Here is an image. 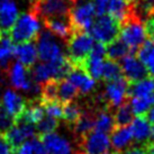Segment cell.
<instances>
[{
	"label": "cell",
	"instance_id": "obj_43",
	"mask_svg": "<svg viewBox=\"0 0 154 154\" xmlns=\"http://www.w3.org/2000/svg\"><path fill=\"white\" fill-rule=\"evenodd\" d=\"M146 114H147L146 118L149 119V122H150V123H153V124H154V106L152 108H151L150 110L147 111Z\"/></svg>",
	"mask_w": 154,
	"mask_h": 154
},
{
	"label": "cell",
	"instance_id": "obj_37",
	"mask_svg": "<svg viewBox=\"0 0 154 154\" xmlns=\"http://www.w3.org/2000/svg\"><path fill=\"white\" fill-rule=\"evenodd\" d=\"M30 144H32V149H33V154H48L46 147L38 136L33 137L30 140Z\"/></svg>",
	"mask_w": 154,
	"mask_h": 154
},
{
	"label": "cell",
	"instance_id": "obj_19",
	"mask_svg": "<svg viewBox=\"0 0 154 154\" xmlns=\"http://www.w3.org/2000/svg\"><path fill=\"white\" fill-rule=\"evenodd\" d=\"M44 114H45V110H44L43 106L41 103L39 98L32 99L29 103H27V106H26L23 115L16 122L22 120V122L36 125L44 118Z\"/></svg>",
	"mask_w": 154,
	"mask_h": 154
},
{
	"label": "cell",
	"instance_id": "obj_2",
	"mask_svg": "<svg viewBox=\"0 0 154 154\" xmlns=\"http://www.w3.org/2000/svg\"><path fill=\"white\" fill-rule=\"evenodd\" d=\"M9 35L15 44L36 41L39 35L38 18L32 13L22 14L17 17L11 29L9 30Z\"/></svg>",
	"mask_w": 154,
	"mask_h": 154
},
{
	"label": "cell",
	"instance_id": "obj_20",
	"mask_svg": "<svg viewBox=\"0 0 154 154\" xmlns=\"http://www.w3.org/2000/svg\"><path fill=\"white\" fill-rule=\"evenodd\" d=\"M154 92V77L150 75L135 82H128L127 98L144 97Z\"/></svg>",
	"mask_w": 154,
	"mask_h": 154
},
{
	"label": "cell",
	"instance_id": "obj_1",
	"mask_svg": "<svg viewBox=\"0 0 154 154\" xmlns=\"http://www.w3.org/2000/svg\"><path fill=\"white\" fill-rule=\"evenodd\" d=\"M119 37L131 48V53L135 54L146 37L145 24L141 16L136 13L132 4L131 11L123 22L120 23Z\"/></svg>",
	"mask_w": 154,
	"mask_h": 154
},
{
	"label": "cell",
	"instance_id": "obj_4",
	"mask_svg": "<svg viewBox=\"0 0 154 154\" xmlns=\"http://www.w3.org/2000/svg\"><path fill=\"white\" fill-rule=\"evenodd\" d=\"M89 32L94 39L107 45L119 36L120 23L110 15H101L94 20Z\"/></svg>",
	"mask_w": 154,
	"mask_h": 154
},
{
	"label": "cell",
	"instance_id": "obj_9",
	"mask_svg": "<svg viewBox=\"0 0 154 154\" xmlns=\"http://www.w3.org/2000/svg\"><path fill=\"white\" fill-rule=\"evenodd\" d=\"M120 68L124 78L128 82H135L150 77V71L138 60L135 54H128L120 60Z\"/></svg>",
	"mask_w": 154,
	"mask_h": 154
},
{
	"label": "cell",
	"instance_id": "obj_23",
	"mask_svg": "<svg viewBox=\"0 0 154 154\" xmlns=\"http://www.w3.org/2000/svg\"><path fill=\"white\" fill-rule=\"evenodd\" d=\"M132 2L128 0H109L108 1L107 13L116 20L122 23L131 11Z\"/></svg>",
	"mask_w": 154,
	"mask_h": 154
},
{
	"label": "cell",
	"instance_id": "obj_27",
	"mask_svg": "<svg viewBox=\"0 0 154 154\" xmlns=\"http://www.w3.org/2000/svg\"><path fill=\"white\" fill-rule=\"evenodd\" d=\"M133 119H134V112H133L131 103L125 100L119 107H117V110L114 115L115 127L128 126L129 124H132Z\"/></svg>",
	"mask_w": 154,
	"mask_h": 154
},
{
	"label": "cell",
	"instance_id": "obj_12",
	"mask_svg": "<svg viewBox=\"0 0 154 154\" xmlns=\"http://www.w3.org/2000/svg\"><path fill=\"white\" fill-rule=\"evenodd\" d=\"M8 69L11 86L17 90H23V91H26V92H29L35 81L34 80L32 81L30 79H28L27 74H26L27 69L18 61L10 65V68Z\"/></svg>",
	"mask_w": 154,
	"mask_h": 154
},
{
	"label": "cell",
	"instance_id": "obj_11",
	"mask_svg": "<svg viewBox=\"0 0 154 154\" xmlns=\"http://www.w3.org/2000/svg\"><path fill=\"white\" fill-rule=\"evenodd\" d=\"M0 105L9 115H11L17 120L23 115V112L27 106V103L22 96L16 94L15 91L6 90L5 94H2V99H1Z\"/></svg>",
	"mask_w": 154,
	"mask_h": 154
},
{
	"label": "cell",
	"instance_id": "obj_38",
	"mask_svg": "<svg viewBox=\"0 0 154 154\" xmlns=\"http://www.w3.org/2000/svg\"><path fill=\"white\" fill-rule=\"evenodd\" d=\"M144 24H145L146 36L154 41V11L151 13L150 16L146 18V22Z\"/></svg>",
	"mask_w": 154,
	"mask_h": 154
},
{
	"label": "cell",
	"instance_id": "obj_28",
	"mask_svg": "<svg viewBox=\"0 0 154 154\" xmlns=\"http://www.w3.org/2000/svg\"><path fill=\"white\" fill-rule=\"evenodd\" d=\"M114 127H115L114 116L109 112L108 109L98 110L96 112V122H94V131L108 134L114 129Z\"/></svg>",
	"mask_w": 154,
	"mask_h": 154
},
{
	"label": "cell",
	"instance_id": "obj_14",
	"mask_svg": "<svg viewBox=\"0 0 154 154\" xmlns=\"http://www.w3.org/2000/svg\"><path fill=\"white\" fill-rule=\"evenodd\" d=\"M14 56L27 70H30L38 59L37 47L35 46L33 42L17 44L16 46H14Z\"/></svg>",
	"mask_w": 154,
	"mask_h": 154
},
{
	"label": "cell",
	"instance_id": "obj_13",
	"mask_svg": "<svg viewBox=\"0 0 154 154\" xmlns=\"http://www.w3.org/2000/svg\"><path fill=\"white\" fill-rule=\"evenodd\" d=\"M38 137L43 142L48 154H72V147L70 142L64 137L60 136L59 134L50 133Z\"/></svg>",
	"mask_w": 154,
	"mask_h": 154
},
{
	"label": "cell",
	"instance_id": "obj_7",
	"mask_svg": "<svg viewBox=\"0 0 154 154\" xmlns=\"http://www.w3.org/2000/svg\"><path fill=\"white\" fill-rule=\"evenodd\" d=\"M127 88H128V81L125 79L124 75L117 78L112 81H109L106 85L103 94L109 109L119 107L127 99Z\"/></svg>",
	"mask_w": 154,
	"mask_h": 154
},
{
	"label": "cell",
	"instance_id": "obj_16",
	"mask_svg": "<svg viewBox=\"0 0 154 154\" xmlns=\"http://www.w3.org/2000/svg\"><path fill=\"white\" fill-rule=\"evenodd\" d=\"M151 127L152 126H151L149 119L146 118V116H137L136 118L133 119L132 126H131L133 140L141 145H145L146 143L150 142Z\"/></svg>",
	"mask_w": 154,
	"mask_h": 154
},
{
	"label": "cell",
	"instance_id": "obj_17",
	"mask_svg": "<svg viewBox=\"0 0 154 154\" xmlns=\"http://www.w3.org/2000/svg\"><path fill=\"white\" fill-rule=\"evenodd\" d=\"M110 133V145L115 149V151L120 152L131 145L133 141V134L129 126L114 127Z\"/></svg>",
	"mask_w": 154,
	"mask_h": 154
},
{
	"label": "cell",
	"instance_id": "obj_26",
	"mask_svg": "<svg viewBox=\"0 0 154 154\" xmlns=\"http://www.w3.org/2000/svg\"><path fill=\"white\" fill-rule=\"evenodd\" d=\"M146 68L150 70L154 65V41L151 38L144 39V42L141 44V46L137 48L135 53Z\"/></svg>",
	"mask_w": 154,
	"mask_h": 154
},
{
	"label": "cell",
	"instance_id": "obj_33",
	"mask_svg": "<svg viewBox=\"0 0 154 154\" xmlns=\"http://www.w3.org/2000/svg\"><path fill=\"white\" fill-rule=\"evenodd\" d=\"M41 100V103L43 106L44 110L47 114V116L56 118V119H62L63 117V103L57 101V100Z\"/></svg>",
	"mask_w": 154,
	"mask_h": 154
},
{
	"label": "cell",
	"instance_id": "obj_29",
	"mask_svg": "<svg viewBox=\"0 0 154 154\" xmlns=\"http://www.w3.org/2000/svg\"><path fill=\"white\" fill-rule=\"evenodd\" d=\"M129 103L134 115H145L154 106V92L144 97H133Z\"/></svg>",
	"mask_w": 154,
	"mask_h": 154
},
{
	"label": "cell",
	"instance_id": "obj_5",
	"mask_svg": "<svg viewBox=\"0 0 154 154\" xmlns=\"http://www.w3.org/2000/svg\"><path fill=\"white\" fill-rule=\"evenodd\" d=\"M110 147V140L107 134L91 131L80 137L79 152L77 154H103Z\"/></svg>",
	"mask_w": 154,
	"mask_h": 154
},
{
	"label": "cell",
	"instance_id": "obj_30",
	"mask_svg": "<svg viewBox=\"0 0 154 154\" xmlns=\"http://www.w3.org/2000/svg\"><path fill=\"white\" fill-rule=\"evenodd\" d=\"M122 75H123L122 68H120L119 63H117V61L110 60L108 57L103 61V73H101V79L103 81H112V80H115V79L122 77Z\"/></svg>",
	"mask_w": 154,
	"mask_h": 154
},
{
	"label": "cell",
	"instance_id": "obj_34",
	"mask_svg": "<svg viewBox=\"0 0 154 154\" xmlns=\"http://www.w3.org/2000/svg\"><path fill=\"white\" fill-rule=\"evenodd\" d=\"M57 126H59V119L47 116L46 118H43L36 124V131L38 133V136H42L45 134L53 133L57 128Z\"/></svg>",
	"mask_w": 154,
	"mask_h": 154
},
{
	"label": "cell",
	"instance_id": "obj_39",
	"mask_svg": "<svg viewBox=\"0 0 154 154\" xmlns=\"http://www.w3.org/2000/svg\"><path fill=\"white\" fill-rule=\"evenodd\" d=\"M108 1H109V0H96V1H94V11H96V15H97V16L105 15V13L107 11Z\"/></svg>",
	"mask_w": 154,
	"mask_h": 154
},
{
	"label": "cell",
	"instance_id": "obj_44",
	"mask_svg": "<svg viewBox=\"0 0 154 154\" xmlns=\"http://www.w3.org/2000/svg\"><path fill=\"white\" fill-rule=\"evenodd\" d=\"M150 143L154 144V125L151 127V136H150Z\"/></svg>",
	"mask_w": 154,
	"mask_h": 154
},
{
	"label": "cell",
	"instance_id": "obj_18",
	"mask_svg": "<svg viewBox=\"0 0 154 154\" xmlns=\"http://www.w3.org/2000/svg\"><path fill=\"white\" fill-rule=\"evenodd\" d=\"M18 17L16 5L13 1H4L0 8V32L9 33Z\"/></svg>",
	"mask_w": 154,
	"mask_h": 154
},
{
	"label": "cell",
	"instance_id": "obj_8",
	"mask_svg": "<svg viewBox=\"0 0 154 154\" xmlns=\"http://www.w3.org/2000/svg\"><path fill=\"white\" fill-rule=\"evenodd\" d=\"M36 41H37V54L41 61L48 62L56 60L63 55L60 45L50 30L41 33Z\"/></svg>",
	"mask_w": 154,
	"mask_h": 154
},
{
	"label": "cell",
	"instance_id": "obj_47",
	"mask_svg": "<svg viewBox=\"0 0 154 154\" xmlns=\"http://www.w3.org/2000/svg\"><path fill=\"white\" fill-rule=\"evenodd\" d=\"M0 1H8V0H0Z\"/></svg>",
	"mask_w": 154,
	"mask_h": 154
},
{
	"label": "cell",
	"instance_id": "obj_42",
	"mask_svg": "<svg viewBox=\"0 0 154 154\" xmlns=\"http://www.w3.org/2000/svg\"><path fill=\"white\" fill-rule=\"evenodd\" d=\"M122 154H146L145 150H144V146H132L127 149L126 151H124Z\"/></svg>",
	"mask_w": 154,
	"mask_h": 154
},
{
	"label": "cell",
	"instance_id": "obj_35",
	"mask_svg": "<svg viewBox=\"0 0 154 154\" xmlns=\"http://www.w3.org/2000/svg\"><path fill=\"white\" fill-rule=\"evenodd\" d=\"M15 124H16V119L11 115H9L0 105V134H5Z\"/></svg>",
	"mask_w": 154,
	"mask_h": 154
},
{
	"label": "cell",
	"instance_id": "obj_46",
	"mask_svg": "<svg viewBox=\"0 0 154 154\" xmlns=\"http://www.w3.org/2000/svg\"><path fill=\"white\" fill-rule=\"evenodd\" d=\"M66 1H69V2H71V4H75L78 0H66Z\"/></svg>",
	"mask_w": 154,
	"mask_h": 154
},
{
	"label": "cell",
	"instance_id": "obj_3",
	"mask_svg": "<svg viewBox=\"0 0 154 154\" xmlns=\"http://www.w3.org/2000/svg\"><path fill=\"white\" fill-rule=\"evenodd\" d=\"M66 43H68V57L71 60L75 68H82V64L88 57L90 50L94 43V37L88 32L75 30L73 32V34Z\"/></svg>",
	"mask_w": 154,
	"mask_h": 154
},
{
	"label": "cell",
	"instance_id": "obj_45",
	"mask_svg": "<svg viewBox=\"0 0 154 154\" xmlns=\"http://www.w3.org/2000/svg\"><path fill=\"white\" fill-rule=\"evenodd\" d=\"M103 154H122V153H120V152H117V151H115V152H112V153H107V152H106V153H103Z\"/></svg>",
	"mask_w": 154,
	"mask_h": 154
},
{
	"label": "cell",
	"instance_id": "obj_10",
	"mask_svg": "<svg viewBox=\"0 0 154 154\" xmlns=\"http://www.w3.org/2000/svg\"><path fill=\"white\" fill-rule=\"evenodd\" d=\"M43 23L47 30H50L52 34L60 37L65 42H68L69 38L73 34V28L70 22L69 15L65 16H57V17H51L43 19Z\"/></svg>",
	"mask_w": 154,
	"mask_h": 154
},
{
	"label": "cell",
	"instance_id": "obj_31",
	"mask_svg": "<svg viewBox=\"0 0 154 154\" xmlns=\"http://www.w3.org/2000/svg\"><path fill=\"white\" fill-rule=\"evenodd\" d=\"M103 60L88 56L86 59V61L83 62V64H82V69L92 79H94V80H100L101 79V73H103Z\"/></svg>",
	"mask_w": 154,
	"mask_h": 154
},
{
	"label": "cell",
	"instance_id": "obj_32",
	"mask_svg": "<svg viewBox=\"0 0 154 154\" xmlns=\"http://www.w3.org/2000/svg\"><path fill=\"white\" fill-rule=\"evenodd\" d=\"M81 107L78 103L70 101V103H63V117L62 119H64L66 122V124L72 127L73 125L75 124V122L79 119V117L82 114Z\"/></svg>",
	"mask_w": 154,
	"mask_h": 154
},
{
	"label": "cell",
	"instance_id": "obj_21",
	"mask_svg": "<svg viewBox=\"0 0 154 154\" xmlns=\"http://www.w3.org/2000/svg\"><path fill=\"white\" fill-rule=\"evenodd\" d=\"M96 112L97 110H83L79 119L72 126L74 133L79 137L85 136L86 134L94 131V122H96Z\"/></svg>",
	"mask_w": 154,
	"mask_h": 154
},
{
	"label": "cell",
	"instance_id": "obj_25",
	"mask_svg": "<svg viewBox=\"0 0 154 154\" xmlns=\"http://www.w3.org/2000/svg\"><path fill=\"white\" fill-rule=\"evenodd\" d=\"M14 46L9 33L0 32V65L4 68H9V61L14 56Z\"/></svg>",
	"mask_w": 154,
	"mask_h": 154
},
{
	"label": "cell",
	"instance_id": "obj_24",
	"mask_svg": "<svg viewBox=\"0 0 154 154\" xmlns=\"http://www.w3.org/2000/svg\"><path fill=\"white\" fill-rule=\"evenodd\" d=\"M131 53V48L127 46V44L125 43L119 36L116 39H114L111 43L107 44L106 47V56L108 59L114 61H120L123 57H125Z\"/></svg>",
	"mask_w": 154,
	"mask_h": 154
},
{
	"label": "cell",
	"instance_id": "obj_40",
	"mask_svg": "<svg viewBox=\"0 0 154 154\" xmlns=\"http://www.w3.org/2000/svg\"><path fill=\"white\" fill-rule=\"evenodd\" d=\"M13 154H33V149H32L30 141L24 142L22 145L14 151Z\"/></svg>",
	"mask_w": 154,
	"mask_h": 154
},
{
	"label": "cell",
	"instance_id": "obj_6",
	"mask_svg": "<svg viewBox=\"0 0 154 154\" xmlns=\"http://www.w3.org/2000/svg\"><path fill=\"white\" fill-rule=\"evenodd\" d=\"M96 16L94 2L88 1L85 4L71 7L69 11V18L72 25L73 32L75 30H83L89 32L90 27L94 24V17Z\"/></svg>",
	"mask_w": 154,
	"mask_h": 154
},
{
	"label": "cell",
	"instance_id": "obj_41",
	"mask_svg": "<svg viewBox=\"0 0 154 154\" xmlns=\"http://www.w3.org/2000/svg\"><path fill=\"white\" fill-rule=\"evenodd\" d=\"M0 154H13V149L10 147L2 134H0Z\"/></svg>",
	"mask_w": 154,
	"mask_h": 154
},
{
	"label": "cell",
	"instance_id": "obj_15",
	"mask_svg": "<svg viewBox=\"0 0 154 154\" xmlns=\"http://www.w3.org/2000/svg\"><path fill=\"white\" fill-rule=\"evenodd\" d=\"M66 79L79 90V92L83 94L94 91L96 87V80L90 77L82 68H74L68 74Z\"/></svg>",
	"mask_w": 154,
	"mask_h": 154
},
{
	"label": "cell",
	"instance_id": "obj_22",
	"mask_svg": "<svg viewBox=\"0 0 154 154\" xmlns=\"http://www.w3.org/2000/svg\"><path fill=\"white\" fill-rule=\"evenodd\" d=\"M78 97H79V90L66 78L57 80V92H56L57 101L66 103L75 100Z\"/></svg>",
	"mask_w": 154,
	"mask_h": 154
},
{
	"label": "cell",
	"instance_id": "obj_36",
	"mask_svg": "<svg viewBox=\"0 0 154 154\" xmlns=\"http://www.w3.org/2000/svg\"><path fill=\"white\" fill-rule=\"evenodd\" d=\"M90 57H94V59H100V60H103L105 56H106V45L103 43H100V42H97V43H94L91 50H90L89 55Z\"/></svg>",
	"mask_w": 154,
	"mask_h": 154
}]
</instances>
